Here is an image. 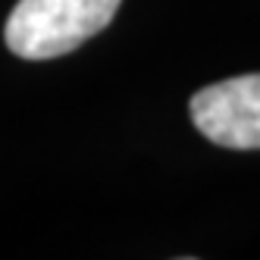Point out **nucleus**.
Wrapping results in <instances>:
<instances>
[{
  "mask_svg": "<svg viewBox=\"0 0 260 260\" xmlns=\"http://www.w3.org/2000/svg\"><path fill=\"white\" fill-rule=\"evenodd\" d=\"M122 0H19L4 38L22 60H53L104 31Z\"/></svg>",
  "mask_w": 260,
  "mask_h": 260,
  "instance_id": "obj_1",
  "label": "nucleus"
},
{
  "mask_svg": "<svg viewBox=\"0 0 260 260\" xmlns=\"http://www.w3.org/2000/svg\"><path fill=\"white\" fill-rule=\"evenodd\" d=\"M191 119L204 138L229 151H260V72L201 88Z\"/></svg>",
  "mask_w": 260,
  "mask_h": 260,
  "instance_id": "obj_2",
  "label": "nucleus"
}]
</instances>
